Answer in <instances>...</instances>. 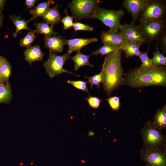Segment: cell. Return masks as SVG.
I'll use <instances>...</instances> for the list:
<instances>
[{
    "label": "cell",
    "mask_w": 166,
    "mask_h": 166,
    "mask_svg": "<svg viewBox=\"0 0 166 166\" xmlns=\"http://www.w3.org/2000/svg\"><path fill=\"white\" fill-rule=\"evenodd\" d=\"M122 51L119 50L106 55L102 65V83L104 89L108 96L124 81L121 61Z\"/></svg>",
    "instance_id": "6da1fadb"
},
{
    "label": "cell",
    "mask_w": 166,
    "mask_h": 166,
    "mask_svg": "<svg viewBox=\"0 0 166 166\" xmlns=\"http://www.w3.org/2000/svg\"><path fill=\"white\" fill-rule=\"evenodd\" d=\"M125 82L126 84L133 87L165 86L166 83L165 67L161 66L144 69L136 68L128 73Z\"/></svg>",
    "instance_id": "7a4b0ae2"
},
{
    "label": "cell",
    "mask_w": 166,
    "mask_h": 166,
    "mask_svg": "<svg viewBox=\"0 0 166 166\" xmlns=\"http://www.w3.org/2000/svg\"><path fill=\"white\" fill-rule=\"evenodd\" d=\"M102 1L99 0H73L70 3L72 17L77 21L84 18H93L95 10Z\"/></svg>",
    "instance_id": "3957f363"
},
{
    "label": "cell",
    "mask_w": 166,
    "mask_h": 166,
    "mask_svg": "<svg viewBox=\"0 0 166 166\" xmlns=\"http://www.w3.org/2000/svg\"><path fill=\"white\" fill-rule=\"evenodd\" d=\"M166 11L165 1L148 0L140 15L139 19L140 23L163 19Z\"/></svg>",
    "instance_id": "277c9868"
},
{
    "label": "cell",
    "mask_w": 166,
    "mask_h": 166,
    "mask_svg": "<svg viewBox=\"0 0 166 166\" xmlns=\"http://www.w3.org/2000/svg\"><path fill=\"white\" fill-rule=\"evenodd\" d=\"M124 14V12L121 9L114 10L98 6L95 10L93 18L99 20L110 30L117 32L120 30L122 25L121 21Z\"/></svg>",
    "instance_id": "5b68a950"
},
{
    "label": "cell",
    "mask_w": 166,
    "mask_h": 166,
    "mask_svg": "<svg viewBox=\"0 0 166 166\" xmlns=\"http://www.w3.org/2000/svg\"><path fill=\"white\" fill-rule=\"evenodd\" d=\"M70 54L68 52L61 56L57 55L53 52H49L48 59L43 65L49 77L53 78L63 73L73 74L79 76V75L63 68L66 61L70 59Z\"/></svg>",
    "instance_id": "8992f818"
},
{
    "label": "cell",
    "mask_w": 166,
    "mask_h": 166,
    "mask_svg": "<svg viewBox=\"0 0 166 166\" xmlns=\"http://www.w3.org/2000/svg\"><path fill=\"white\" fill-rule=\"evenodd\" d=\"M143 34L147 42L158 40L165 32L166 26L165 18L140 23L138 25Z\"/></svg>",
    "instance_id": "52a82bcc"
},
{
    "label": "cell",
    "mask_w": 166,
    "mask_h": 166,
    "mask_svg": "<svg viewBox=\"0 0 166 166\" xmlns=\"http://www.w3.org/2000/svg\"><path fill=\"white\" fill-rule=\"evenodd\" d=\"M120 32L126 43H133L140 46L147 42L145 38L138 25L135 22L122 25Z\"/></svg>",
    "instance_id": "ba28073f"
},
{
    "label": "cell",
    "mask_w": 166,
    "mask_h": 166,
    "mask_svg": "<svg viewBox=\"0 0 166 166\" xmlns=\"http://www.w3.org/2000/svg\"><path fill=\"white\" fill-rule=\"evenodd\" d=\"M101 41L103 44L106 45L117 50L121 49L127 43L120 32L109 30L101 33Z\"/></svg>",
    "instance_id": "9c48e42d"
},
{
    "label": "cell",
    "mask_w": 166,
    "mask_h": 166,
    "mask_svg": "<svg viewBox=\"0 0 166 166\" xmlns=\"http://www.w3.org/2000/svg\"><path fill=\"white\" fill-rule=\"evenodd\" d=\"M142 157L148 166H166L165 155L157 149H148Z\"/></svg>",
    "instance_id": "30bf717a"
},
{
    "label": "cell",
    "mask_w": 166,
    "mask_h": 166,
    "mask_svg": "<svg viewBox=\"0 0 166 166\" xmlns=\"http://www.w3.org/2000/svg\"><path fill=\"white\" fill-rule=\"evenodd\" d=\"M148 0H124L122 6L131 14L132 22H136Z\"/></svg>",
    "instance_id": "8fae6325"
},
{
    "label": "cell",
    "mask_w": 166,
    "mask_h": 166,
    "mask_svg": "<svg viewBox=\"0 0 166 166\" xmlns=\"http://www.w3.org/2000/svg\"><path fill=\"white\" fill-rule=\"evenodd\" d=\"M143 137L145 144L152 147L160 144L163 139L159 131L153 125L149 126L144 129Z\"/></svg>",
    "instance_id": "7c38bea8"
},
{
    "label": "cell",
    "mask_w": 166,
    "mask_h": 166,
    "mask_svg": "<svg viewBox=\"0 0 166 166\" xmlns=\"http://www.w3.org/2000/svg\"><path fill=\"white\" fill-rule=\"evenodd\" d=\"M97 41V39L95 38H76L68 40L64 39L65 45H67L68 46V52L70 54L74 51L77 53L80 52L82 48Z\"/></svg>",
    "instance_id": "4fadbf2b"
},
{
    "label": "cell",
    "mask_w": 166,
    "mask_h": 166,
    "mask_svg": "<svg viewBox=\"0 0 166 166\" xmlns=\"http://www.w3.org/2000/svg\"><path fill=\"white\" fill-rule=\"evenodd\" d=\"M44 46L47 48L49 52H61L65 45L64 39L57 34L53 36L44 37Z\"/></svg>",
    "instance_id": "5bb4252c"
},
{
    "label": "cell",
    "mask_w": 166,
    "mask_h": 166,
    "mask_svg": "<svg viewBox=\"0 0 166 166\" xmlns=\"http://www.w3.org/2000/svg\"><path fill=\"white\" fill-rule=\"evenodd\" d=\"M24 54L26 61L30 65L34 62L42 61L44 56L38 45L30 46L26 48Z\"/></svg>",
    "instance_id": "9a60e30c"
},
{
    "label": "cell",
    "mask_w": 166,
    "mask_h": 166,
    "mask_svg": "<svg viewBox=\"0 0 166 166\" xmlns=\"http://www.w3.org/2000/svg\"><path fill=\"white\" fill-rule=\"evenodd\" d=\"M58 7L59 6L56 4L54 7L49 8L42 16L46 23L52 27L60 21L61 15L58 9Z\"/></svg>",
    "instance_id": "2e32d148"
},
{
    "label": "cell",
    "mask_w": 166,
    "mask_h": 166,
    "mask_svg": "<svg viewBox=\"0 0 166 166\" xmlns=\"http://www.w3.org/2000/svg\"><path fill=\"white\" fill-rule=\"evenodd\" d=\"M11 72V66L8 60L0 56V78L2 83L8 82Z\"/></svg>",
    "instance_id": "e0dca14e"
},
{
    "label": "cell",
    "mask_w": 166,
    "mask_h": 166,
    "mask_svg": "<svg viewBox=\"0 0 166 166\" xmlns=\"http://www.w3.org/2000/svg\"><path fill=\"white\" fill-rule=\"evenodd\" d=\"M53 2V0H49L39 4L34 7V9L31 10L30 12L33 15V17L28 21V22L34 20L38 17H42L49 9V6Z\"/></svg>",
    "instance_id": "ac0fdd59"
},
{
    "label": "cell",
    "mask_w": 166,
    "mask_h": 166,
    "mask_svg": "<svg viewBox=\"0 0 166 166\" xmlns=\"http://www.w3.org/2000/svg\"><path fill=\"white\" fill-rule=\"evenodd\" d=\"M89 56L82 54L80 52L77 53L74 56L70 57V59L73 60L74 63V70L77 71L81 67L84 66H88L93 67V65L89 61Z\"/></svg>",
    "instance_id": "d6986e66"
},
{
    "label": "cell",
    "mask_w": 166,
    "mask_h": 166,
    "mask_svg": "<svg viewBox=\"0 0 166 166\" xmlns=\"http://www.w3.org/2000/svg\"><path fill=\"white\" fill-rule=\"evenodd\" d=\"M11 87L9 82L5 85L3 83L0 85V103H9L12 98Z\"/></svg>",
    "instance_id": "ffe728a7"
},
{
    "label": "cell",
    "mask_w": 166,
    "mask_h": 166,
    "mask_svg": "<svg viewBox=\"0 0 166 166\" xmlns=\"http://www.w3.org/2000/svg\"><path fill=\"white\" fill-rule=\"evenodd\" d=\"M140 45L133 43H127L121 49L124 52L126 57H132L135 56H138L141 52L140 48Z\"/></svg>",
    "instance_id": "44dd1931"
},
{
    "label": "cell",
    "mask_w": 166,
    "mask_h": 166,
    "mask_svg": "<svg viewBox=\"0 0 166 166\" xmlns=\"http://www.w3.org/2000/svg\"><path fill=\"white\" fill-rule=\"evenodd\" d=\"M153 125L156 128H163L166 126V107H164L159 110L156 113Z\"/></svg>",
    "instance_id": "7402d4cb"
},
{
    "label": "cell",
    "mask_w": 166,
    "mask_h": 166,
    "mask_svg": "<svg viewBox=\"0 0 166 166\" xmlns=\"http://www.w3.org/2000/svg\"><path fill=\"white\" fill-rule=\"evenodd\" d=\"M10 19L12 21L16 27L15 31L13 34V36L14 37H16L18 33L22 30H32L28 27L27 23L29 22L28 21H26L24 19L19 20L15 15L10 16Z\"/></svg>",
    "instance_id": "603a6c76"
},
{
    "label": "cell",
    "mask_w": 166,
    "mask_h": 166,
    "mask_svg": "<svg viewBox=\"0 0 166 166\" xmlns=\"http://www.w3.org/2000/svg\"><path fill=\"white\" fill-rule=\"evenodd\" d=\"M156 51L153 52V57L151 59L152 62L154 67L161 66H165L166 65V57L163 53L159 51L157 45H156Z\"/></svg>",
    "instance_id": "cb8c5ba5"
},
{
    "label": "cell",
    "mask_w": 166,
    "mask_h": 166,
    "mask_svg": "<svg viewBox=\"0 0 166 166\" xmlns=\"http://www.w3.org/2000/svg\"><path fill=\"white\" fill-rule=\"evenodd\" d=\"M34 25L36 28L37 32L45 36L51 37L57 34L53 30V27L49 26L46 22H35Z\"/></svg>",
    "instance_id": "d4e9b609"
},
{
    "label": "cell",
    "mask_w": 166,
    "mask_h": 166,
    "mask_svg": "<svg viewBox=\"0 0 166 166\" xmlns=\"http://www.w3.org/2000/svg\"><path fill=\"white\" fill-rule=\"evenodd\" d=\"M149 47L148 46L147 50L145 52L141 53L139 56L141 61V64L139 68L141 69H150L154 68L151 59L148 56V52Z\"/></svg>",
    "instance_id": "484cf974"
},
{
    "label": "cell",
    "mask_w": 166,
    "mask_h": 166,
    "mask_svg": "<svg viewBox=\"0 0 166 166\" xmlns=\"http://www.w3.org/2000/svg\"><path fill=\"white\" fill-rule=\"evenodd\" d=\"M36 32V30L28 31L27 35L20 39V45L22 47H26V48L30 46L36 37L37 35L35 34Z\"/></svg>",
    "instance_id": "4316f807"
},
{
    "label": "cell",
    "mask_w": 166,
    "mask_h": 166,
    "mask_svg": "<svg viewBox=\"0 0 166 166\" xmlns=\"http://www.w3.org/2000/svg\"><path fill=\"white\" fill-rule=\"evenodd\" d=\"M85 77L88 80V83L90 85L91 89L94 85H96L97 87L99 88L100 87L101 83H102L103 81L102 71L101 70L99 74L95 75L90 77L85 76Z\"/></svg>",
    "instance_id": "83f0119b"
},
{
    "label": "cell",
    "mask_w": 166,
    "mask_h": 166,
    "mask_svg": "<svg viewBox=\"0 0 166 166\" xmlns=\"http://www.w3.org/2000/svg\"><path fill=\"white\" fill-rule=\"evenodd\" d=\"M117 50L109 45L104 44L103 46L93 52L91 55L97 56L100 54L103 56L112 53Z\"/></svg>",
    "instance_id": "f1b7e54d"
},
{
    "label": "cell",
    "mask_w": 166,
    "mask_h": 166,
    "mask_svg": "<svg viewBox=\"0 0 166 166\" xmlns=\"http://www.w3.org/2000/svg\"><path fill=\"white\" fill-rule=\"evenodd\" d=\"M68 84H70L75 88L86 92L90 96V94L87 88L86 84L88 82L81 81H73L68 80L67 81Z\"/></svg>",
    "instance_id": "f546056e"
},
{
    "label": "cell",
    "mask_w": 166,
    "mask_h": 166,
    "mask_svg": "<svg viewBox=\"0 0 166 166\" xmlns=\"http://www.w3.org/2000/svg\"><path fill=\"white\" fill-rule=\"evenodd\" d=\"M65 12L66 16L63 17L60 21L62 22L63 25V29L64 30L70 29L73 25V18L68 15L67 10L65 9Z\"/></svg>",
    "instance_id": "4dcf8cb0"
},
{
    "label": "cell",
    "mask_w": 166,
    "mask_h": 166,
    "mask_svg": "<svg viewBox=\"0 0 166 166\" xmlns=\"http://www.w3.org/2000/svg\"><path fill=\"white\" fill-rule=\"evenodd\" d=\"M75 32L79 30H84L91 31L93 29V28L88 25H86L78 22H75L73 23V26Z\"/></svg>",
    "instance_id": "1f68e13d"
},
{
    "label": "cell",
    "mask_w": 166,
    "mask_h": 166,
    "mask_svg": "<svg viewBox=\"0 0 166 166\" xmlns=\"http://www.w3.org/2000/svg\"><path fill=\"white\" fill-rule=\"evenodd\" d=\"M120 97L114 96L110 97L106 100L111 109L113 110H118L120 107Z\"/></svg>",
    "instance_id": "d6a6232c"
},
{
    "label": "cell",
    "mask_w": 166,
    "mask_h": 166,
    "mask_svg": "<svg viewBox=\"0 0 166 166\" xmlns=\"http://www.w3.org/2000/svg\"><path fill=\"white\" fill-rule=\"evenodd\" d=\"M85 99L91 108L97 109L99 107L101 100L98 97L89 96L88 98H86Z\"/></svg>",
    "instance_id": "836d02e7"
},
{
    "label": "cell",
    "mask_w": 166,
    "mask_h": 166,
    "mask_svg": "<svg viewBox=\"0 0 166 166\" xmlns=\"http://www.w3.org/2000/svg\"><path fill=\"white\" fill-rule=\"evenodd\" d=\"M164 53L166 51V34L164 32L158 40Z\"/></svg>",
    "instance_id": "e575fe53"
},
{
    "label": "cell",
    "mask_w": 166,
    "mask_h": 166,
    "mask_svg": "<svg viewBox=\"0 0 166 166\" xmlns=\"http://www.w3.org/2000/svg\"><path fill=\"white\" fill-rule=\"evenodd\" d=\"M37 1L36 0H26L24 5L27 6V9L31 8L32 7H34L35 3Z\"/></svg>",
    "instance_id": "d590c367"
},
{
    "label": "cell",
    "mask_w": 166,
    "mask_h": 166,
    "mask_svg": "<svg viewBox=\"0 0 166 166\" xmlns=\"http://www.w3.org/2000/svg\"><path fill=\"white\" fill-rule=\"evenodd\" d=\"M5 0H0V11L2 12L6 2Z\"/></svg>",
    "instance_id": "8d00e7d4"
},
{
    "label": "cell",
    "mask_w": 166,
    "mask_h": 166,
    "mask_svg": "<svg viewBox=\"0 0 166 166\" xmlns=\"http://www.w3.org/2000/svg\"><path fill=\"white\" fill-rule=\"evenodd\" d=\"M4 16L2 14V12L0 11V28L2 26Z\"/></svg>",
    "instance_id": "74e56055"
},
{
    "label": "cell",
    "mask_w": 166,
    "mask_h": 166,
    "mask_svg": "<svg viewBox=\"0 0 166 166\" xmlns=\"http://www.w3.org/2000/svg\"><path fill=\"white\" fill-rule=\"evenodd\" d=\"M0 82L1 83H2V81H1V80L0 78Z\"/></svg>",
    "instance_id": "f35d334b"
},
{
    "label": "cell",
    "mask_w": 166,
    "mask_h": 166,
    "mask_svg": "<svg viewBox=\"0 0 166 166\" xmlns=\"http://www.w3.org/2000/svg\"><path fill=\"white\" fill-rule=\"evenodd\" d=\"M1 83L0 82V85Z\"/></svg>",
    "instance_id": "ab89813d"
}]
</instances>
